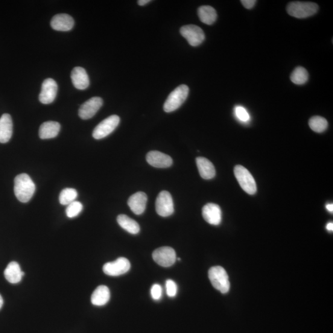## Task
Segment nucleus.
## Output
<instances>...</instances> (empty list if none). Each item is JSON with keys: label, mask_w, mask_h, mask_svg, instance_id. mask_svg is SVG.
<instances>
[{"label": "nucleus", "mask_w": 333, "mask_h": 333, "mask_svg": "<svg viewBox=\"0 0 333 333\" xmlns=\"http://www.w3.org/2000/svg\"><path fill=\"white\" fill-rule=\"evenodd\" d=\"M14 194L20 202L27 203L33 197L36 191V185L29 175L22 174L14 179Z\"/></svg>", "instance_id": "1"}, {"label": "nucleus", "mask_w": 333, "mask_h": 333, "mask_svg": "<svg viewBox=\"0 0 333 333\" xmlns=\"http://www.w3.org/2000/svg\"><path fill=\"white\" fill-rule=\"evenodd\" d=\"M318 9V5L313 2H293L288 4L287 11L291 16L304 19L315 15Z\"/></svg>", "instance_id": "2"}, {"label": "nucleus", "mask_w": 333, "mask_h": 333, "mask_svg": "<svg viewBox=\"0 0 333 333\" xmlns=\"http://www.w3.org/2000/svg\"><path fill=\"white\" fill-rule=\"evenodd\" d=\"M189 91V88L186 85H182L176 88L169 95L163 104L165 112L172 113L179 109L188 98Z\"/></svg>", "instance_id": "3"}, {"label": "nucleus", "mask_w": 333, "mask_h": 333, "mask_svg": "<svg viewBox=\"0 0 333 333\" xmlns=\"http://www.w3.org/2000/svg\"><path fill=\"white\" fill-rule=\"evenodd\" d=\"M209 279L214 287L222 294L230 291V283L226 270L220 266H215L209 270Z\"/></svg>", "instance_id": "4"}, {"label": "nucleus", "mask_w": 333, "mask_h": 333, "mask_svg": "<svg viewBox=\"0 0 333 333\" xmlns=\"http://www.w3.org/2000/svg\"><path fill=\"white\" fill-rule=\"evenodd\" d=\"M236 179L242 189L247 193L253 195L257 191V185L255 180L249 171L242 165H236L234 169Z\"/></svg>", "instance_id": "5"}, {"label": "nucleus", "mask_w": 333, "mask_h": 333, "mask_svg": "<svg viewBox=\"0 0 333 333\" xmlns=\"http://www.w3.org/2000/svg\"><path fill=\"white\" fill-rule=\"evenodd\" d=\"M120 122L118 116L113 115L108 117L101 122L93 131V136L96 140L105 138L113 133L118 127Z\"/></svg>", "instance_id": "6"}, {"label": "nucleus", "mask_w": 333, "mask_h": 333, "mask_svg": "<svg viewBox=\"0 0 333 333\" xmlns=\"http://www.w3.org/2000/svg\"><path fill=\"white\" fill-rule=\"evenodd\" d=\"M180 34L192 46H198L205 40V34L200 27L195 25H187L180 29Z\"/></svg>", "instance_id": "7"}, {"label": "nucleus", "mask_w": 333, "mask_h": 333, "mask_svg": "<svg viewBox=\"0 0 333 333\" xmlns=\"http://www.w3.org/2000/svg\"><path fill=\"white\" fill-rule=\"evenodd\" d=\"M156 210L157 214L163 217H169L173 214L174 202L170 192L166 191L160 192L156 199Z\"/></svg>", "instance_id": "8"}, {"label": "nucleus", "mask_w": 333, "mask_h": 333, "mask_svg": "<svg viewBox=\"0 0 333 333\" xmlns=\"http://www.w3.org/2000/svg\"><path fill=\"white\" fill-rule=\"evenodd\" d=\"M154 261L163 267H169L176 262V253L171 247H162L155 250L153 253Z\"/></svg>", "instance_id": "9"}, {"label": "nucleus", "mask_w": 333, "mask_h": 333, "mask_svg": "<svg viewBox=\"0 0 333 333\" xmlns=\"http://www.w3.org/2000/svg\"><path fill=\"white\" fill-rule=\"evenodd\" d=\"M130 267V263L127 259L119 258L115 261L105 264L103 270L107 275L118 276L127 273Z\"/></svg>", "instance_id": "10"}, {"label": "nucleus", "mask_w": 333, "mask_h": 333, "mask_svg": "<svg viewBox=\"0 0 333 333\" xmlns=\"http://www.w3.org/2000/svg\"><path fill=\"white\" fill-rule=\"evenodd\" d=\"M103 101L100 97H93L85 102L78 110V115L81 119L87 120L94 116L103 106Z\"/></svg>", "instance_id": "11"}, {"label": "nucleus", "mask_w": 333, "mask_h": 333, "mask_svg": "<svg viewBox=\"0 0 333 333\" xmlns=\"http://www.w3.org/2000/svg\"><path fill=\"white\" fill-rule=\"evenodd\" d=\"M58 92V85L52 78L44 80L42 90L39 95V100L45 104H50L54 101Z\"/></svg>", "instance_id": "12"}, {"label": "nucleus", "mask_w": 333, "mask_h": 333, "mask_svg": "<svg viewBox=\"0 0 333 333\" xmlns=\"http://www.w3.org/2000/svg\"><path fill=\"white\" fill-rule=\"evenodd\" d=\"M147 160L149 164L156 168H168L173 163L171 156L158 151L149 152Z\"/></svg>", "instance_id": "13"}, {"label": "nucleus", "mask_w": 333, "mask_h": 333, "mask_svg": "<svg viewBox=\"0 0 333 333\" xmlns=\"http://www.w3.org/2000/svg\"><path fill=\"white\" fill-rule=\"evenodd\" d=\"M203 216L207 223L218 226L221 221L222 214L220 206L214 203L207 204L203 208Z\"/></svg>", "instance_id": "14"}, {"label": "nucleus", "mask_w": 333, "mask_h": 333, "mask_svg": "<svg viewBox=\"0 0 333 333\" xmlns=\"http://www.w3.org/2000/svg\"><path fill=\"white\" fill-rule=\"evenodd\" d=\"M147 195L145 192H138L128 199V205L134 214L141 215L147 207Z\"/></svg>", "instance_id": "15"}, {"label": "nucleus", "mask_w": 333, "mask_h": 333, "mask_svg": "<svg viewBox=\"0 0 333 333\" xmlns=\"http://www.w3.org/2000/svg\"><path fill=\"white\" fill-rule=\"evenodd\" d=\"M74 25V19L67 14H57L52 17L51 21V27L58 31H71Z\"/></svg>", "instance_id": "16"}, {"label": "nucleus", "mask_w": 333, "mask_h": 333, "mask_svg": "<svg viewBox=\"0 0 333 333\" xmlns=\"http://www.w3.org/2000/svg\"><path fill=\"white\" fill-rule=\"evenodd\" d=\"M71 79L73 85L78 90H86L90 85L89 75L86 70L81 67H75L72 70Z\"/></svg>", "instance_id": "17"}, {"label": "nucleus", "mask_w": 333, "mask_h": 333, "mask_svg": "<svg viewBox=\"0 0 333 333\" xmlns=\"http://www.w3.org/2000/svg\"><path fill=\"white\" fill-rule=\"evenodd\" d=\"M13 135V121L8 114H4L0 118V143L10 141Z\"/></svg>", "instance_id": "18"}, {"label": "nucleus", "mask_w": 333, "mask_h": 333, "mask_svg": "<svg viewBox=\"0 0 333 333\" xmlns=\"http://www.w3.org/2000/svg\"><path fill=\"white\" fill-rule=\"evenodd\" d=\"M197 164L199 172L203 179L210 180L215 176V169L209 159L203 157H197Z\"/></svg>", "instance_id": "19"}, {"label": "nucleus", "mask_w": 333, "mask_h": 333, "mask_svg": "<svg viewBox=\"0 0 333 333\" xmlns=\"http://www.w3.org/2000/svg\"><path fill=\"white\" fill-rule=\"evenodd\" d=\"M5 279L12 284H17L21 281L24 273L21 270L20 265L16 262H11L4 271Z\"/></svg>", "instance_id": "20"}, {"label": "nucleus", "mask_w": 333, "mask_h": 333, "mask_svg": "<svg viewBox=\"0 0 333 333\" xmlns=\"http://www.w3.org/2000/svg\"><path fill=\"white\" fill-rule=\"evenodd\" d=\"M61 125L57 122L48 121L41 125L39 136L41 139L46 140L55 138L59 133Z\"/></svg>", "instance_id": "21"}, {"label": "nucleus", "mask_w": 333, "mask_h": 333, "mask_svg": "<svg viewBox=\"0 0 333 333\" xmlns=\"http://www.w3.org/2000/svg\"><path fill=\"white\" fill-rule=\"evenodd\" d=\"M110 297L109 289L106 286H99L93 292L91 302L96 306H103L109 302Z\"/></svg>", "instance_id": "22"}, {"label": "nucleus", "mask_w": 333, "mask_h": 333, "mask_svg": "<svg viewBox=\"0 0 333 333\" xmlns=\"http://www.w3.org/2000/svg\"><path fill=\"white\" fill-rule=\"evenodd\" d=\"M198 14L201 21L207 25L214 24L217 18L215 9L210 6H203L199 8Z\"/></svg>", "instance_id": "23"}, {"label": "nucleus", "mask_w": 333, "mask_h": 333, "mask_svg": "<svg viewBox=\"0 0 333 333\" xmlns=\"http://www.w3.org/2000/svg\"><path fill=\"white\" fill-rule=\"evenodd\" d=\"M118 224L122 229L131 234L136 235L140 232L139 225L135 220L128 217L126 215H119L117 218Z\"/></svg>", "instance_id": "24"}, {"label": "nucleus", "mask_w": 333, "mask_h": 333, "mask_svg": "<svg viewBox=\"0 0 333 333\" xmlns=\"http://www.w3.org/2000/svg\"><path fill=\"white\" fill-rule=\"evenodd\" d=\"M310 128L317 133H322L328 128V124L326 120L320 116H314L310 119L309 122Z\"/></svg>", "instance_id": "25"}, {"label": "nucleus", "mask_w": 333, "mask_h": 333, "mask_svg": "<svg viewBox=\"0 0 333 333\" xmlns=\"http://www.w3.org/2000/svg\"><path fill=\"white\" fill-rule=\"evenodd\" d=\"M290 79L292 82L296 85H303L309 79L308 71L303 67H297L291 74Z\"/></svg>", "instance_id": "26"}, {"label": "nucleus", "mask_w": 333, "mask_h": 333, "mask_svg": "<svg viewBox=\"0 0 333 333\" xmlns=\"http://www.w3.org/2000/svg\"><path fill=\"white\" fill-rule=\"evenodd\" d=\"M78 197L77 190L74 188H65L60 195V203L64 206H68L74 202Z\"/></svg>", "instance_id": "27"}, {"label": "nucleus", "mask_w": 333, "mask_h": 333, "mask_svg": "<svg viewBox=\"0 0 333 333\" xmlns=\"http://www.w3.org/2000/svg\"><path fill=\"white\" fill-rule=\"evenodd\" d=\"M83 205L78 201H75L67 207L66 213L69 218H74L79 215L82 211Z\"/></svg>", "instance_id": "28"}, {"label": "nucleus", "mask_w": 333, "mask_h": 333, "mask_svg": "<svg viewBox=\"0 0 333 333\" xmlns=\"http://www.w3.org/2000/svg\"><path fill=\"white\" fill-rule=\"evenodd\" d=\"M235 113L236 118L239 121L243 122H247L249 121L250 116L249 113L244 107L238 106L235 108Z\"/></svg>", "instance_id": "29"}, {"label": "nucleus", "mask_w": 333, "mask_h": 333, "mask_svg": "<svg viewBox=\"0 0 333 333\" xmlns=\"http://www.w3.org/2000/svg\"><path fill=\"white\" fill-rule=\"evenodd\" d=\"M166 293L169 297H174L177 294L178 288L176 283L173 280H166L165 283Z\"/></svg>", "instance_id": "30"}, {"label": "nucleus", "mask_w": 333, "mask_h": 333, "mask_svg": "<svg viewBox=\"0 0 333 333\" xmlns=\"http://www.w3.org/2000/svg\"><path fill=\"white\" fill-rule=\"evenodd\" d=\"M151 295L152 298L155 300H159L161 299L162 296V288L159 284H154L151 289Z\"/></svg>", "instance_id": "31"}, {"label": "nucleus", "mask_w": 333, "mask_h": 333, "mask_svg": "<svg viewBox=\"0 0 333 333\" xmlns=\"http://www.w3.org/2000/svg\"><path fill=\"white\" fill-rule=\"evenodd\" d=\"M241 2L244 8L250 10V9H252L255 6L257 2L256 0H242Z\"/></svg>", "instance_id": "32"}, {"label": "nucleus", "mask_w": 333, "mask_h": 333, "mask_svg": "<svg viewBox=\"0 0 333 333\" xmlns=\"http://www.w3.org/2000/svg\"><path fill=\"white\" fill-rule=\"evenodd\" d=\"M150 2H151V0H139L138 4L142 7V6L147 5Z\"/></svg>", "instance_id": "33"}, {"label": "nucleus", "mask_w": 333, "mask_h": 333, "mask_svg": "<svg viewBox=\"0 0 333 333\" xmlns=\"http://www.w3.org/2000/svg\"><path fill=\"white\" fill-rule=\"evenodd\" d=\"M327 230L329 231V232H332L333 230V224L332 222H329L326 226Z\"/></svg>", "instance_id": "34"}, {"label": "nucleus", "mask_w": 333, "mask_h": 333, "mask_svg": "<svg viewBox=\"0 0 333 333\" xmlns=\"http://www.w3.org/2000/svg\"><path fill=\"white\" fill-rule=\"evenodd\" d=\"M326 209L328 210L329 212L332 213L333 212V205L332 204H328L326 206Z\"/></svg>", "instance_id": "35"}, {"label": "nucleus", "mask_w": 333, "mask_h": 333, "mask_svg": "<svg viewBox=\"0 0 333 333\" xmlns=\"http://www.w3.org/2000/svg\"><path fill=\"white\" fill-rule=\"evenodd\" d=\"M3 305H4V299H3V297L0 295V309L2 308Z\"/></svg>", "instance_id": "36"}]
</instances>
